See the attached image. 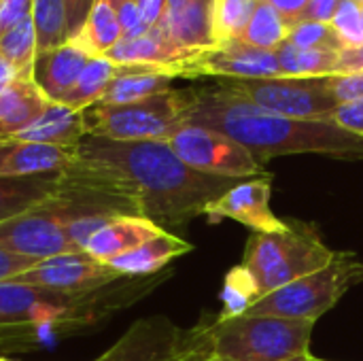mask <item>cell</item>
<instances>
[{
	"label": "cell",
	"instance_id": "obj_1",
	"mask_svg": "<svg viewBox=\"0 0 363 361\" xmlns=\"http://www.w3.org/2000/svg\"><path fill=\"white\" fill-rule=\"evenodd\" d=\"M74 157L91 162L130 189L143 211L160 228H183L245 179L202 174L177 157L168 143H121L85 136Z\"/></svg>",
	"mask_w": 363,
	"mask_h": 361
},
{
	"label": "cell",
	"instance_id": "obj_2",
	"mask_svg": "<svg viewBox=\"0 0 363 361\" xmlns=\"http://www.w3.org/2000/svg\"><path fill=\"white\" fill-rule=\"evenodd\" d=\"M170 272L121 279L85 296H64L17 281L0 283V355L36 351L62 336L102 326L117 311L149 296Z\"/></svg>",
	"mask_w": 363,
	"mask_h": 361
},
{
	"label": "cell",
	"instance_id": "obj_3",
	"mask_svg": "<svg viewBox=\"0 0 363 361\" xmlns=\"http://www.w3.org/2000/svg\"><path fill=\"white\" fill-rule=\"evenodd\" d=\"M185 123L223 132L247 147L264 166L272 157L300 153L363 160L359 132L347 130L332 119H294L268 113L219 83L194 89Z\"/></svg>",
	"mask_w": 363,
	"mask_h": 361
},
{
	"label": "cell",
	"instance_id": "obj_4",
	"mask_svg": "<svg viewBox=\"0 0 363 361\" xmlns=\"http://www.w3.org/2000/svg\"><path fill=\"white\" fill-rule=\"evenodd\" d=\"M196 330L198 345L206 357L221 361H289L311 355L315 321L240 315L215 317Z\"/></svg>",
	"mask_w": 363,
	"mask_h": 361
},
{
	"label": "cell",
	"instance_id": "obj_5",
	"mask_svg": "<svg viewBox=\"0 0 363 361\" xmlns=\"http://www.w3.org/2000/svg\"><path fill=\"white\" fill-rule=\"evenodd\" d=\"M194 102V89H168L130 104H96L85 115L87 136L138 143H168L187 121Z\"/></svg>",
	"mask_w": 363,
	"mask_h": 361
},
{
	"label": "cell",
	"instance_id": "obj_6",
	"mask_svg": "<svg viewBox=\"0 0 363 361\" xmlns=\"http://www.w3.org/2000/svg\"><path fill=\"white\" fill-rule=\"evenodd\" d=\"M353 257L351 253H336L325 268L259 298L245 315L289 317L317 323L319 317L336 306L351 285L363 281V264Z\"/></svg>",
	"mask_w": 363,
	"mask_h": 361
},
{
	"label": "cell",
	"instance_id": "obj_7",
	"mask_svg": "<svg viewBox=\"0 0 363 361\" xmlns=\"http://www.w3.org/2000/svg\"><path fill=\"white\" fill-rule=\"evenodd\" d=\"M215 83L257 109L294 119H330L340 106L328 87V77L217 79Z\"/></svg>",
	"mask_w": 363,
	"mask_h": 361
},
{
	"label": "cell",
	"instance_id": "obj_8",
	"mask_svg": "<svg viewBox=\"0 0 363 361\" xmlns=\"http://www.w3.org/2000/svg\"><path fill=\"white\" fill-rule=\"evenodd\" d=\"M168 145L181 162L202 174L223 179H255L266 174L264 164H259L247 147L204 126L183 123Z\"/></svg>",
	"mask_w": 363,
	"mask_h": 361
},
{
	"label": "cell",
	"instance_id": "obj_9",
	"mask_svg": "<svg viewBox=\"0 0 363 361\" xmlns=\"http://www.w3.org/2000/svg\"><path fill=\"white\" fill-rule=\"evenodd\" d=\"M121 279L123 277H119L108 264L98 262L81 251L34 262L13 281L64 296H85L104 289Z\"/></svg>",
	"mask_w": 363,
	"mask_h": 361
},
{
	"label": "cell",
	"instance_id": "obj_10",
	"mask_svg": "<svg viewBox=\"0 0 363 361\" xmlns=\"http://www.w3.org/2000/svg\"><path fill=\"white\" fill-rule=\"evenodd\" d=\"M191 351V332L164 315L138 319L94 361H181Z\"/></svg>",
	"mask_w": 363,
	"mask_h": 361
},
{
	"label": "cell",
	"instance_id": "obj_11",
	"mask_svg": "<svg viewBox=\"0 0 363 361\" xmlns=\"http://www.w3.org/2000/svg\"><path fill=\"white\" fill-rule=\"evenodd\" d=\"M0 251L36 262L64 253H81L72 247L66 223L43 204L0 223Z\"/></svg>",
	"mask_w": 363,
	"mask_h": 361
},
{
	"label": "cell",
	"instance_id": "obj_12",
	"mask_svg": "<svg viewBox=\"0 0 363 361\" xmlns=\"http://www.w3.org/2000/svg\"><path fill=\"white\" fill-rule=\"evenodd\" d=\"M185 79H272L281 77L274 51H262L245 40H228L196 53L183 68Z\"/></svg>",
	"mask_w": 363,
	"mask_h": 361
},
{
	"label": "cell",
	"instance_id": "obj_13",
	"mask_svg": "<svg viewBox=\"0 0 363 361\" xmlns=\"http://www.w3.org/2000/svg\"><path fill=\"white\" fill-rule=\"evenodd\" d=\"M270 196H272V177H255V179H245L232 189H228L223 196H219L208 209L206 217L211 223H219L221 219H232L238 221L253 232H283L289 228L287 221H283L279 215H274L270 206Z\"/></svg>",
	"mask_w": 363,
	"mask_h": 361
},
{
	"label": "cell",
	"instance_id": "obj_14",
	"mask_svg": "<svg viewBox=\"0 0 363 361\" xmlns=\"http://www.w3.org/2000/svg\"><path fill=\"white\" fill-rule=\"evenodd\" d=\"M336 257V251H332L328 245L321 243V238L304 223H294V238L281 260L255 281L259 298L302 279L308 277L321 268H325Z\"/></svg>",
	"mask_w": 363,
	"mask_h": 361
},
{
	"label": "cell",
	"instance_id": "obj_15",
	"mask_svg": "<svg viewBox=\"0 0 363 361\" xmlns=\"http://www.w3.org/2000/svg\"><path fill=\"white\" fill-rule=\"evenodd\" d=\"M196 53L185 51L170 43L157 28H151L147 34L136 38H121L104 57L117 66H147L170 72L172 77H183L185 64Z\"/></svg>",
	"mask_w": 363,
	"mask_h": 361
},
{
	"label": "cell",
	"instance_id": "obj_16",
	"mask_svg": "<svg viewBox=\"0 0 363 361\" xmlns=\"http://www.w3.org/2000/svg\"><path fill=\"white\" fill-rule=\"evenodd\" d=\"M215 2L217 0H187L179 9L168 11L157 30L185 51H208L217 47Z\"/></svg>",
	"mask_w": 363,
	"mask_h": 361
},
{
	"label": "cell",
	"instance_id": "obj_17",
	"mask_svg": "<svg viewBox=\"0 0 363 361\" xmlns=\"http://www.w3.org/2000/svg\"><path fill=\"white\" fill-rule=\"evenodd\" d=\"M74 162V151L19 138L0 140V177H38L62 172Z\"/></svg>",
	"mask_w": 363,
	"mask_h": 361
},
{
	"label": "cell",
	"instance_id": "obj_18",
	"mask_svg": "<svg viewBox=\"0 0 363 361\" xmlns=\"http://www.w3.org/2000/svg\"><path fill=\"white\" fill-rule=\"evenodd\" d=\"M89 60L91 55H87L81 47L68 40L62 47L36 53L32 79L51 102H62Z\"/></svg>",
	"mask_w": 363,
	"mask_h": 361
},
{
	"label": "cell",
	"instance_id": "obj_19",
	"mask_svg": "<svg viewBox=\"0 0 363 361\" xmlns=\"http://www.w3.org/2000/svg\"><path fill=\"white\" fill-rule=\"evenodd\" d=\"M162 232H166V230L147 217H136V215L113 217L102 230H98L89 238V243L85 245V253L98 262L108 264L115 257L160 236Z\"/></svg>",
	"mask_w": 363,
	"mask_h": 361
},
{
	"label": "cell",
	"instance_id": "obj_20",
	"mask_svg": "<svg viewBox=\"0 0 363 361\" xmlns=\"http://www.w3.org/2000/svg\"><path fill=\"white\" fill-rule=\"evenodd\" d=\"M51 104L32 77H17L0 85V140L28 130Z\"/></svg>",
	"mask_w": 363,
	"mask_h": 361
},
{
	"label": "cell",
	"instance_id": "obj_21",
	"mask_svg": "<svg viewBox=\"0 0 363 361\" xmlns=\"http://www.w3.org/2000/svg\"><path fill=\"white\" fill-rule=\"evenodd\" d=\"M191 249L194 247L187 240L166 230L160 236L143 243L140 247L115 257L113 262H108V266L123 279H143L164 272L172 260L189 253Z\"/></svg>",
	"mask_w": 363,
	"mask_h": 361
},
{
	"label": "cell",
	"instance_id": "obj_22",
	"mask_svg": "<svg viewBox=\"0 0 363 361\" xmlns=\"http://www.w3.org/2000/svg\"><path fill=\"white\" fill-rule=\"evenodd\" d=\"M87 136L85 130V115L81 111H74L66 104L51 102L45 113L21 134L15 138L30 140V143H43L53 147L72 149Z\"/></svg>",
	"mask_w": 363,
	"mask_h": 361
},
{
	"label": "cell",
	"instance_id": "obj_23",
	"mask_svg": "<svg viewBox=\"0 0 363 361\" xmlns=\"http://www.w3.org/2000/svg\"><path fill=\"white\" fill-rule=\"evenodd\" d=\"M170 72L147 66H119L98 104H130L172 89Z\"/></svg>",
	"mask_w": 363,
	"mask_h": 361
},
{
	"label": "cell",
	"instance_id": "obj_24",
	"mask_svg": "<svg viewBox=\"0 0 363 361\" xmlns=\"http://www.w3.org/2000/svg\"><path fill=\"white\" fill-rule=\"evenodd\" d=\"M57 181L60 172L21 179L0 177V223L38 206L45 198H49L55 191Z\"/></svg>",
	"mask_w": 363,
	"mask_h": 361
},
{
	"label": "cell",
	"instance_id": "obj_25",
	"mask_svg": "<svg viewBox=\"0 0 363 361\" xmlns=\"http://www.w3.org/2000/svg\"><path fill=\"white\" fill-rule=\"evenodd\" d=\"M123 38L117 11L111 0H96L81 32L70 40L91 57L106 55Z\"/></svg>",
	"mask_w": 363,
	"mask_h": 361
},
{
	"label": "cell",
	"instance_id": "obj_26",
	"mask_svg": "<svg viewBox=\"0 0 363 361\" xmlns=\"http://www.w3.org/2000/svg\"><path fill=\"white\" fill-rule=\"evenodd\" d=\"M281 68V77H334L338 68L340 51L332 49H298L287 40L274 51Z\"/></svg>",
	"mask_w": 363,
	"mask_h": 361
},
{
	"label": "cell",
	"instance_id": "obj_27",
	"mask_svg": "<svg viewBox=\"0 0 363 361\" xmlns=\"http://www.w3.org/2000/svg\"><path fill=\"white\" fill-rule=\"evenodd\" d=\"M117 68L119 66L113 64L104 55L102 57H91L87 62V66L83 68L81 77L77 79V83L72 85V89L64 96V100L60 104H66V106H70L74 111H81V113L96 106L102 100L108 83L115 79Z\"/></svg>",
	"mask_w": 363,
	"mask_h": 361
},
{
	"label": "cell",
	"instance_id": "obj_28",
	"mask_svg": "<svg viewBox=\"0 0 363 361\" xmlns=\"http://www.w3.org/2000/svg\"><path fill=\"white\" fill-rule=\"evenodd\" d=\"M32 21L36 30L38 53L62 47L70 40L66 0H34Z\"/></svg>",
	"mask_w": 363,
	"mask_h": 361
},
{
	"label": "cell",
	"instance_id": "obj_29",
	"mask_svg": "<svg viewBox=\"0 0 363 361\" xmlns=\"http://www.w3.org/2000/svg\"><path fill=\"white\" fill-rule=\"evenodd\" d=\"M289 32L291 26L279 15V11L259 0L240 40L262 51H277L289 38Z\"/></svg>",
	"mask_w": 363,
	"mask_h": 361
},
{
	"label": "cell",
	"instance_id": "obj_30",
	"mask_svg": "<svg viewBox=\"0 0 363 361\" xmlns=\"http://www.w3.org/2000/svg\"><path fill=\"white\" fill-rule=\"evenodd\" d=\"M38 53L36 30L32 17L15 23L0 34V55L6 57L21 77H32V66Z\"/></svg>",
	"mask_w": 363,
	"mask_h": 361
},
{
	"label": "cell",
	"instance_id": "obj_31",
	"mask_svg": "<svg viewBox=\"0 0 363 361\" xmlns=\"http://www.w3.org/2000/svg\"><path fill=\"white\" fill-rule=\"evenodd\" d=\"M257 300H259V291H257V285H255L253 277H251L242 266H236V268H232V270L225 274L223 289H221L223 311H221V315H217V317H219V319L240 317V315H245Z\"/></svg>",
	"mask_w": 363,
	"mask_h": 361
},
{
	"label": "cell",
	"instance_id": "obj_32",
	"mask_svg": "<svg viewBox=\"0 0 363 361\" xmlns=\"http://www.w3.org/2000/svg\"><path fill=\"white\" fill-rule=\"evenodd\" d=\"M259 0H217L215 2V34L217 45L242 38Z\"/></svg>",
	"mask_w": 363,
	"mask_h": 361
},
{
	"label": "cell",
	"instance_id": "obj_33",
	"mask_svg": "<svg viewBox=\"0 0 363 361\" xmlns=\"http://www.w3.org/2000/svg\"><path fill=\"white\" fill-rule=\"evenodd\" d=\"M289 45L298 49H332V51H342L347 49L332 23H319V21H300L291 28Z\"/></svg>",
	"mask_w": 363,
	"mask_h": 361
},
{
	"label": "cell",
	"instance_id": "obj_34",
	"mask_svg": "<svg viewBox=\"0 0 363 361\" xmlns=\"http://www.w3.org/2000/svg\"><path fill=\"white\" fill-rule=\"evenodd\" d=\"M332 28L336 30L347 49L363 45L362 4L357 0H340L332 19Z\"/></svg>",
	"mask_w": 363,
	"mask_h": 361
},
{
	"label": "cell",
	"instance_id": "obj_35",
	"mask_svg": "<svg viewBox=\"0 0 363 361\" xmlns=\"http://www.w3.org/2000/svg\"><path fill=\"white\" fill-rule=\"evenodd\" d=\"M111 2L117 11V19H119L123 38H136L151 30L143 19L136 0H111Z\"/></svg>",
	"mask_w": 363,
	"mask_h": 361
},
{
	"label": "cell",
	"instance_id": "obj_36",
	"mask_svg": "<svg viewBox=\"0 0 363 361\" xmlns=\"http://www.w3.org/2000/svg\"><path fill=\"white\" fill-rule=\"evenodd\" d=\"M328 87L332 96L338 100V104L362 100L363 98V72L355 74H334L328 77Z\"/></svg>",
	"mask_w": 363,
	"mask_h": 361
},
{
	"label": "cell",
	"instance_id": "obj_37",
	"mask_svg": "<svg viewBox=\"0 0 363 361\" xmlns=\"http://www.w3.org/2000/svg\"><path fill=\"white\" fill-rule=\"evenodd\" d=\"M32 6L34 0H0V34L32 17Z\"/></svg>",
	"mask_w": 363,
	"mask_h": 361
},
{
	"label": "cell",
	"instance_id": "obj_38",
	"mask_svg": "<svg viewBox=\"0 0 363 361\" xmlns=\"http://www.w3.org/2000/svg\"><path fill=\"white\" fill-rule=\"evenodd\" d=\"M330 119L336 121L338 126L347 128V130H353V132L363 134V98L362 100H353V102L340 104Z\"/></svg>",
	"mask_w": 363,
	"mask_h": 361
},
{
	"label": "cell",
	"instance_id": "obj_39",
	"mask_svg": "<svg viewBox=\"0 0 363 361\" xmlns=\"http://www.w3.org/2000/svg\"><path fill=\"white\" fill-rule=\"evenodd\" d=\"M96 0H66V13H68V34L70 40L81 32L91 6Z\"/></svg>",
	"mask_w": 363,
	"mask_h": 361
},
{
	"label": "cell",
	"instance_id": "obj_40",
	"mask_svg": "<svg viewBox=\"0 0 363 361\" xmlns=\"http://www.w3.org/2000/svg\"><path fill=\"white\" fill-rule=\"evenodd\" d=\"M36 260H28V257H21V255H13V253H6V251H0V283L17 279Z\"/></svg>",
	"mask_w": 363,
	"mask_h": 361
},
{
	"label": "cell",
	"instance_id": "obj_41",
	"mask_svg": "<svg viewBox=\"0 0 363 361\" xmlns=\"http://www.w3.org/2000/svg\"><path fill=\"white\" fill-rule=\"evenodd\" d=\"M264 2H268L272 9H277L279 15L294 28L296 23H300L304 19V11L311 0H264Z\"/></svg>",
	"mask_w": 363,
	"mask_h": 361
},
{
	"label": "cell",
	"instance_id": "obj_42",
	"mask_svg": "<svg viewBox=\"0 0 363 361\" xmlns=\"http://www.w3.org/2000/svg\"><path fill=\"white\" fill-rule=\"evenodd\" d=\"M340 0H311L306 11H304V19L302 21H319V23H332L334 13L338 9Z\"/></svg>",
	"mask_w": 363,
	"mask_h": 361
},
{
	"label": "cell",
	"instance_id": "obj_43",
	"mask_svg": "<svg viewBox=\"0 0 363 361\" xmlns=\"http://www.w3.org/2000/svg\"><path fill=\"white\" fill-rule=\"evenodd\" d=\"M136 4L149 28H157L168 13V0H136Z\"/></svg>",
	"mask_w": 363,
	"mask_h": 361
},
{
	"label": "cell",
	"instance_id": "obj_44",
	"mask_svg": "<svg viewBox=\"0 0 363 361\" xmlns=\"http://www.w3.org/2000/svg\"><path fill=\"white\" fill-rule=\"evenodd\" d=\"M363 72V45L353 49H342L338 55L336 74H355Z\"/></svg>",
	"mask_w": 363,
	"mask_h": 361
},
{
	"label": "cell",
	"instance_id": "obj_45",
	"mask_svg": "<svg viewBox=\"0 0 363 361\" xmlns=\"http://www.w3.org/2000/svg\"><path fill=\"white\" fill-rule=\"evenodd\" d=\"M17 77H21V74L17 72V68H15L6 57H2V55H0V85H4V83L13 81V79H17Z\"/></svg>",
	"mask_w": 363,
	"mask_h": 361
},
{
	"label": "cell",
	"instance_id": "obj_46",
	"mask_svg": "<svg viewBox=\"0 0 363 361\" xmlns=\"http://www.w3.org/2000/svg\"><path fill=\"white\" fill-rule=\"evenodd\" d=\"M187 361H221V360H213V357L200 355V353L196 351V347H194V338H191V353H189V357H187Z\"/></svg>",
	"mask_w": 363,
	"mask_h": 361
},
{
	"label": "cell",
	"instance_id": "obj_47",
	"mask_svg": "<svg viewBox=\"0 0 363 361\" xmlns=\"http://www.w3.org/2000/svg\"><path fill=\"white\" fill-rule=\"evenodd\" d=\"M187 0H168V11H172V9H179L181 4H185Z\"/></svg>",
	"mask_w": 363,
	"mask_h": 361
},
{
	"label": "cell",
	"instance_id": "obj_48",
	"mask_svg": "<svg viewBox=\"0 0 363 361\" xmlns=\"http://www.w3.org/2000/svg\"><path fill=\"white\" fill-rule=\"evenodd\" d=\"M313 360V355H302V357H296V360H289V361H311Z\"/></svg>",
	"mask_w": 363,
	"mask_h": 361
},
{
	"label": "cell",
	"instance_id": "obj_49",
	"mask_svg": "<svg viewBox=\"0 0 363 361\" xmlns=\"http://www.w3.org/2000/svg\"><path fill=\"white\" fill-rule=\"evenodd\" d=\"M311 361H330V360H321V357H313Z\"/></svg>",
	"mask_w": 363,
	"mask_h": 361
},
{
	"label": "cell",
	"instance_id": "obj_50",
	"mask_svg": "<svg viewBox=\"0 0 363 361\" xmlns=\"http://www.w3.org/2000/svg\"><path fill=\"white\" fill-rule=\"evenodd\" d=\"M0 361H11V360H9V357H2V355H0Z\"/></svg>",
	"mask_w": 363,
	"mask_h": 361
},
{
	"label": "cell",
	"instance_id": "obj_51",
	"mask_svg": "<svg viewBox=\"0 0 363 361\" xmlns=\"http://www.w3.org/2000/svg\"><path fill=\"white\" fill-rule=\"evenodd\" d=\"M189 353H191V351H189ZM189 353H187V355H185V357H183V360H181V361H187V357H189Z\"/></svg>",
	"mask_w": 363,
	"mask_h": 361
},
{
	"label": "cell",
	"instance_id": "obj_52",
	"mask_svg": "<svg viewBox=\"0 0 363 361\" xmlns=\"http://www.w3.org/2000/svg\"><path fill=\"white\" fill-rule=\"evenodd\" d=\"M357 2H359V4H363V0H357Z\"/></svg>",
	"mask_w": 363,
	"mask_h": 361
},
{
	"label": "cell",
	"instance_id": "obj_53",
	"mask_svg": "<svg viewBox=\"0 0 363 361\" xmlns=\"http://www.w3.org/2000/svg\"><path fill=\"white\" fill-rule=\"evenodd\" d=\"M362 17H363V4H362Z\"/></svg>",
	"mask_w": 363,
	"mask_h": 361
},
{
	"label": "cell",
	"instance_id": "obj_54",
	"mask_svg": "<svg viewBox=\"0 0 363 361\" xmlns=\"http://www.w3.org/2000/svg\"><path fill=\"white\" fill-rule=\"evenodd\" d=\"M11 361H13V360H11Z\"/></svg>",
	"mask_w": 363,
	"mask_h": 361
}]
</instances>
